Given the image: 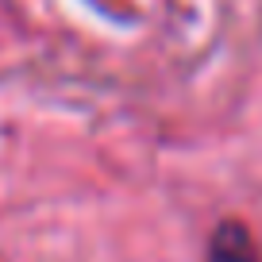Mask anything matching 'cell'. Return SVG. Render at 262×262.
<instances>
[{
  "label": "cell",
  "mask_w": 262,
  "mask_h": 262,
  "mask_svg": "<svg viewBox=\"0 0 262 262\" xmlns=\"http://www.w3.org/2000/svg\"><path fill=\"white\" fill-rule=\"evenodd\" d=\"M208 262H258L251 231L235 220L220 224L212 231V239H208Z\"/></svg>",
  "instance_id": "cell-1"
}]
</instances>
